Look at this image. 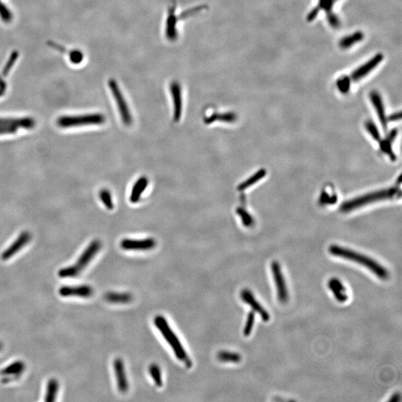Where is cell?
Wrapping results in <instances>:
<instances>
[{
    "mask_svg": "<svg viewBox=\"0 0 402 402\" xmlns=\"http://www.w3.org/2000/svg\"><path fill=\"white\" fill-rule=\"evenodd\" d=\"M401 401V395L400 393H396L395 394H393L392 396V397L390 398V399L388 400V402H399Z\"/></svg>",
    "mask_w": 402,
    "mask_h": 402,
    "instance_id": "38",
    "label": "cell"
},
{
    "mask_svg": "<svg viewBox=\"0 0 402 402\" xmlns=\"http://www.w3.org/2000/svg\"><path fill=\"white\" fill-rule=\"evenodd\" d=\"M17 57H18V53H17V51L13 52L11 55V57H10L9 60H8V63H6L5 68H4L3 74L5 76H6L8 72H9V71L11 70V67H12L13 65L15 63Z\"/></svg>",
    "mask_w": 402,
    "mask_h": 402,
    "instance_id": "37",
    "label": "cell"
},
{
    "mask_svg": "<svg viewBox=\"0 0 402 402\" xmlns=\"http://www.w3.org/2000/svg\"><path fill=\"white\" fill-rule=\"evenodd\" d=\"M32 239V235L29 232H23L1 255V258L4 261L10 259L11 257L17 253L23 247L26 246Z\"/></svg>",
    "mask_w": 402,
    "mask_h": 402,
    "instance_id": "8",
    "label": "cell"
},
{
    "mask_svg": "<svg viewBox=\"0 0 402 402\" xmlns=\"http://www.w3.org/2000/svg\"><path fill=\"white\" fill-rule=\"evenodd\" d=\"M371 101L373 104L374 107L376 110L377 114L379 117L380 121H381V125L384 130H387V119L385 115V110H384V106L383 104L382 99L379 93L376 91L371 92L370 95Z\"/></svg>",
    "mask_w": 402,
    "mask_h": 402,
    "instance_id": "17",
    "label": "cell"
},
{
    "mask_svg": "<svg viewBox=\"0 0 402 402\" xmlns=\"http://www.w3.org/2000/svg\"><path fill=\"white\" fill-rule=\"evenodd\" d=\"M365 126H366L368 132L372 135V137L377 141H379L381 137H380L379 131H378V128L375 126V124L371 122V121H369V122H366Z\"/></svg>",
    "mask_w": 402,
    "mask_h": 402,
    "instance_id": "35",
    "label": "cell"
},
{
    "mask_svg": "<svg viewBox=\"0 0 402 402\" xmlns=\"http://www.w3.org/2000/svg\"><path fill=\"white\" fill-rule=\"evenodd\" d=\"M2 342H1V341H0V351H1V350H2Z\"/></svg>",
    "mask_w": 402,
    "mask_h": 402,
    "instance_id": "41",
    "label": "cell"
},
{
    "mask_svg": "<svg viewBox=\"0 0 402 402\" xmlns=\"http://www.w3.org/2000/svg\"><path fill=\"white\" fill-rule=\"evenodd\" d=\"M154 324L156 327L159 329V332L162 334L165 341L172 347V350H174V353H175L176 357L181 361L184 362L187 367H190L192 366L190 358L188 356L186 352L185 351L183 346L180 344L177 335L174 333L172 329L170 327L165 317L160 315L156 316L154 318Z\"/></svg>",
    "mask_w": 402,
    "mask_h": 402,
    "instance_id": "4",
    "label": "cell"
},
{
    "mask_svg": "<svg viewBox=\"0 0 402 402\" xmlns=\"http://www.w3.org/2000/svg\"><path fill=\"white\" fill-rule=\"evenodd\" d=\"M99 197H100V201L104 203L107 209H110V210L113 209L114 205H113L111 194L107 189H101L99 192Z\"/></svg>",
    "mask_w": 402,
    "mask_h": 402,
    "instance_id": "27",
    "label": "cell"
},
{
    "mask_svg": "<svg viewBox=\"0 0 402 402\" xmlns=\"http://www.w3.org/2000/svg\"><path fill=\"white\" fill-rule=\"evenodd\" d=\"M59 294L63 297H81L89 298L93 296L94 291L90 285H77V286H62L59 288Z\"/></svg>",
    "mask_w": 402,
    "mask_h": 402,
    "instance_id": "10",
    "label": "cell"
},
{
    "mask_svg": "<svg viewBox=\"0 0 402 402\" xmlns=\"http://www.w3.org/2000/svg\"><path fill=\"white\" fill-rule=\"evenodd\" d=\"M333 0H320L319 5L316 7V8L320 11L321 9L326 10L327 11V15L329 16L332 14V5H333Z\"/></svg>",
    "mask_w": 402,
    "mask_h": 402,
    "instance_id": "34",
    "label": "cell"
},
{
    "mask_svg": "<svg viewBox=\"0 0 402 402\" xmlns=\"http://www.w3.org/2000/svg\"><path fill=\"white\" fill-rule=\"evenodd\" d=\"M100 248H101V243L100 241H93L87 247V249L81 254V256L78 258V261L75 264L69 266V267H63L59 270V277L75 278L78 276L96 256L97 252L100 251Z\"/></svg>",
    "mask_w": 402,
    "mask_h": 402,
    "instance_id": "3",
    "label": "cell"
},
{
    "mask_svg": "<svg viewBox=\"0 0 402 402\" xmlns=\"http://www.w3.org/2000/svg\"><path fill=\"white\" fill-rule=\"evenodd\" d=\"M383 59H384L383 54H378L374 56L369 61L366 62L360 67L357 68L356 70H354L351 74V76L350 78L351 81H358L359 80L366 77L368 74L370 73L375 68H376L381 63Z\"/></svg>",
    "mask_w": 402,
    "mask_h": 402,
    "instance_id": "9",
    "label": "cell"
},
{
    "mask_svg": "<svg viewBox=\"0 0 402 402\" xmlns=\"http://www.w3.org/2000/svg\"><path fill=\"white\" fill-rule=\"evenodd\" d=\"M0 17L5 23H9L12 19L11 11L1 2H0Z\"/></svg>",
    "mask_w": 402,
    "mask_h": 402,
    "instance_id": "33",
    "label": "cell"
},
{
    "mask_svg": "<svg viewBox=\"0 0 402 402\" xmlns=\"http://www.w3.org/2000/svg\"><path fill=\"white\" fill-rule=\"evenodd\" d=\"M350 84H351V80L347 76L341 77L337 81V86L341 93H348L350 89Z\"/></svg>",
    "mask_w": 402,
    "mask_h": 402,
    "instance_id": "32",
    "label": "cell"
},
{
    "mask_svg": "<svg viewBox=\"0 0 402 402\" xmlns=\"http://www.w3.org/2000/svg\"><path fill=\"white\" fill-rule=\"evenodd\" d=\"M59 390V383L54 378H51L48 381L46 393L45 402H52L56 400Z\"/></svg>",
    "mask_w": 402,
    "mask_h": 402,
    "instance_id": "22",
    "label": "cell"
},
{
    "mask_svg": "<svg viewBox=\"0 0 402 402\" xmlns=\"http://www.w3.org/2000/svg\"><path fill=\"white\" fill-rule=\"evenodd\" d=\"M241 298L245 302V303L248 304L252 308L253 311L258 313L261 316L263 321L268 322L270 320V314L267 311L263 308L262 305L255 300L252 292L250 290L244 289L241 292Z\"/></svg>",
    "mask_w": 402,
    "mask_h": 402,
    "instance_id": "12",
    "label": "cell"
},
{
    "mask_svg": "<svg viewBox=\"0 0 402 402\" xmlns=\"http://www.w3.org/2000/svg\"><path fill=\"white\" fill-rule=\"evenodd\" d=\"M115 375L117 380L118 388L121 393H125L128 391V384L125 375V366L122 359L116 358L113 363Z\"/></svg>",
    "mask_w": 402,
    "mask_h": 402,
    "instance_id": "15",
    "label": "cell"
},
{
    "mask_svg": "<svg viewBox=\"0 0 402 402\" xmlns=\"http://www.w3.org/2000/svg\"><path fill=\"white\" fill-rule=\"evenodd\" d=\"M177 17L175 14V6H171L168 10V17L166 20L165 35L167 39L170 41H174L177 38Z\"/></svg>",
    "mask_w": 402,
    "mask_h": 402,
    "instance_id": "16",
    "label": "cell"
},
{
    "mask_svg": "<svg viewBox=\"0 0 402 402\" xmlns=\"http://www.w3.org/2000/svg\"><path fill=\"white\" fill-rule=\"evenodd\" d=\"M397 130H393V131L390 133V134L387 136L386 140L381 143V150L384 151V153H387V154L390 156V158L393 159H395L396 156H395L394 153H393V150H392L391 149V146L392 143L394 141L395 138H396V136H397Z\"/></svg>",
    "mask_w": 402,
    "mask_h": 402,
    "instance_id": "24",
    "label": "cell"
},
{
    "mask_svg": "<svg viewBox=\"0 0 402 402\" xmlns=\"http://www.w3.org/2000/svg\"><path fill=\"white\" fill-rule=\"evenodd\" d=\"M108 85L110 90H111L112 93H113L116 104H117L119 113H120L121 118H122L124 124L129 126L132 124V116H131L129 107H128L123 94H122L120 89H119L117 82L115 80L110 79L109 81Z\"/></svg>",
    "mask_w": 402,
    "mask_h": 402,
    "instance_id": "6",
    "label": "cell"
},
{
    "mask_svg": "<svg viewBox=\"0 0 402 402\" xmlns=\"http://www.w3.org/2000/svg\"><path fill=\"white\" fill-rule=\"evenodd\" d=\"M6 90V84L2 81V78L0 77V96H2L5 93Z\"/></svg>",
    "mask_w": 402,
    "mask_h": 402,
    "instance_id": "39",
    "label": "cell"
},
{
    "mask_svg": "<svg viewBox=\"0 0 402 402\" xmlns=\"http://www.w3.org/2000/svg\"><path fill=\"white\" fill-rule=\"evenodd\" d=\"M335 1H337V0H333V2H335Z\"/></svg>",
    "mask_w": 402,
    "mask_h": 402,
    "instance_id": "42",
    "label": "cell"
},
{
    "mask_svg": "<svg viewBox=\"0 0 402 402\" xmlns=\"http://www.w3.org/2000/svg\"><path fill=\"white\" fill-rule=\"evenodd\" d=\"M106 301L113 304H125L132 301V294L129 293L108 292L104 295Z\"/></svg>",
    "mask_w": 402,
    "mask_h": 402,
    "instance_id": "19",
    "label": "cell"
},
{
    "mask_svg": "<svg viewBox=\"0 0 402 402\" xmlns=\"http://www.w3.org/2000/svg\"><path fill=\"white\" fill-rule=\"evenodd\" d=\"M236 120V115L233 113H215L205 119L206 124L213 123L216 121L232 123Z\"/></svg>",
    "mask_w": 402,
    "mask_h": 402,
    "instance_id": "21",
    "label": "cell"
},
{
    "mask_svg": "<svg viewBox=\"0 0 402 402\" xmlns=\"http://www.w3.org/2000/svg\"><path fill=\"white\" fill-rule=\"evenodd\" d=\"M68 54H69V59L71 61L75 64L81 63L84 59V54L79 50H72L70 52L68 53Z\"/></svg>",
    "mask_w": 402,
    "mask_h": 402,
    "instance_id": "36",
    "label": "cell"
},
{
    "mask_svg": "<svg viewBox=\"0 0 402 402\" xmlns=\"http://www.w3.org/2000/svg\"><path fill=\"white\" fill-rule=\"evenodd\" d=\"M328 287H329L330 291L333 293L335 299H336L338 302H345L347 301L349 297L348 296H347V292H344V291H341L340 288L335 286V285H333V284L329 282V281L328 282Z\"/></svg>",
    "mask_w": 402,
    "mask_h": 402,
    "instance_id": "28",
    "label": "cell"
},
{
    "mask_svg": "<svg viewBox=\"0 0 402 402\" xmlns=\"http://www.w3.org/2000/svg\"><path fill=\"white\" fill-rule=\"evenodd\" d=\"M329 252L334 256L346 258L350 261H354L367 267L371 272L374 273L377 277L382 280H387L389 278L388 270L385 267L381 266L379 263L375 261L372 258L366 255H362L355 251H351L338 245H331L329 248Z\"/></svg>",
    "mask_w": 402,
    "mask_h": 402,
    "instance_id": "1",
    "label": "cell"
},
{
    "mask_svg": "<svg viewBox=\"0 0 402 402\" xmlns=\"http://www.w3.org/2000/svg\"><path fill=\"white\" fill-rule=\"evenodd\" d=\"M35 119L32 118H21V119H2L0 118V128H19L24 129H32L35 128Z\"/></svg>",
    "mask_w": 402,
    "mask_h": 402,
    "instance_id": "14",
    "label": "cell"
},
{
    "mask_svg": "<svg viewBox=\"0 0 402 402\" xmlns=\"http://www.w3.org/2000/svg\"><path fill=\"white\" fill-rule=\"evenodd\" d=\"M105 122V117L100 113H91L83 116H63L57 119V125L60 128L83 126V125H101Z\"/></svg>",
    "mask_w": 402,
    "mask_h": 402,
    "instance_id": "5",
    "label": "cell"
},
{
    "mask_svg": "<svg viewBox=\"0 0 402 402\" xmlns=\"http://www.w3.org/2000/svg\"><path fill=\"white\" fill-rule=\"evenodd\" d=\"M266 174H267V171L264 169H261L260 171H257L254 175L251 176L248 180L241 183L239 187H238V189H239V191H244L245 190V189H248V188L251 187L252 185L256 183L258 180H261V179L266 175Z\"/></svg>",
    "mask_w": 402,
    "mask_h": 402,
    "instance_id": "25",
    "label": "cell"
},
{
    "mask_svg": "<svg viewBox=\"0 0 402 402\" xmlns=\"http://www.w3.org/2000/svg\"><path fill=\"white\" fill-rule=\"evenodd\" d=\"M401 119V112H399V113H394V114L392 115L390 117V119L391 121H397Z\"/></svg>",
    "mask_w": 402,
    "mask_h": 402,
    "instance_id": "40",
    "label": "cell"
},
{
    "mask_svg": "<svg viewBox=\"0 0 402 402\" xmlns=\"http://www.w3.org/2000/svg\"><path fill=\"white\" fill-rule=\"evenodd\" d=\"M237 214L240 216L242 223L245 227H250L253 224V218L245 209L239 208L237 209Z\"/></svg>",
    "mask_w": 402,
    "mask_h": 402,
    "instance_id": "31",
    "label": "cell"
},
{
    "mask_svg": "<svg viewBox=\"0 0 402 402\" xmlns=\"http://www.w3.org/2000/svg\"><path fill=\"white\" fill-rule=\"evenodd\" d=\"M272 273L274 279L275 285L277 291L278 299L281 303H287L288 300V292L285 284V278L281 270L280 264L278 261H274L271 264Z\"/></svg>",
    "mask_w": 402,
    "mask_h": 402,
    "instance_id": "7",
    "label": "cell"
},
{
    "mask_svg": "<svg viewBox=\"0 0 402 402\" xmlns=\"http://www.w3.org/2000/svg\"><path fill=\"white\" fill-rule=\"evenodd\" d=\"M120 246L125 251H149L156 246V241L151 238L141 240L125 239L121 242Z\"/></svg>",
    "mask_w": 402,
    "mask_h": 402,
    "instance_id": "11",
    "label": "cell"
},
{
    "mask_svg": "<svg viewBox=\"0 0 402 402\" xmlns=\"http://www.w3.org/2000/svg\"><path fill=\"white\" fill-rule=\"evenodd\" d=\"M149 372L151 376L153 378V381L157 387H161L162 385V376H161V371L159 366L156 364H151L149 367Z\"/></svg>",
    "mask_w": 402,
    "mask_h": 402,
    "instance_id": "29",
    "label": "cell"
},
{
    "mask_svg": "<svg viewBox=\"0 0 402 402\" xmlns=\"http://www.w3.org/2000/svg\"><path fill=\"white\" fill-rule=\"evenodd\" d=\"M363 37L364 36H363V34L361 32H355V33L352 34L350 36L342 38V40L340 41V47H341V49L347 50V49L354 46V44L361 41L363 39Z\"/></svg>",
    "mask_w": 402,
    "mask_h": 402,
    "instance_id": "23",
    "label": "cell"
},
{
    "mask_svg": "<svg viewBox=\"0 0 402 402\" xmlns=\"http://www.w3.org/2000/svg\"><path fill=\"white\" fill-rule=\"evenodd\" d=\"M25 369V364L23 361L17 360L11 364L8 365L6 367L0 371V375L4 376H15L17 377L23 373Z\"/></svg>",
    "mask_w": 402,
    "mask_h": 402,
    "instance_id": "20",
    "label": "cell"
},
{
    "mask_svg": "<svg viewBox=\"0 0 402 402\" xmlns=\"http://www.w3.org/2000/svg\"><path fill=\"white\" fill-rule=\"evenodd\" d=\"M255 313L254 311H250L247 317L246 323H245V329H244V335L248 337L252 332L253 328L254 323H255Z\"/></svg>",
    "mask_w": 402,
    "mask_h": 402,
    "instance_id": "30",
    "label": "cell"
},
{
    "mask_svg": "<svg viewBox=\"0 0 402 402\" xmlns=\"http://www.w3.org/2000/svg\"><path fill=\"white\" fill-rule=\"evenodd\" d=\"M217 357L220 361L229 363H239L242 360V356L239 353L231 352L228 351H221L217 354Z\"/></svg>",
    "mask_w": 402,
    "mask_h": 402,
    "instance_id": "26",
    "label": "cell"
},
{
    "mask_svg": "<svg viewBox=\"0 0 402 402\" xmlns=\"http://www.w3.org/2000/svg\"><path fill=\"white\" fill-rule=\"evenodd\" d=\"M397 195L401 197V190L398 188L376 191V192L362 195V196L354 198L351 201H347L341 206V210L344 212H351V211L358 209L365 205L375 203L377 201H383V200L390 199V198L397 197Z\"/></svg>",
    "mask_w": 402,
    "mask_h": 402,
    "instance_id": "2",
    "label": "cell"
},
{
    "mask_svg": "<svg viewBox=\"0 0 402 402\" xmlns=\"http://www.w3.org/2000/svg\"><path fill=\"white\" fill-rule=\"evenodd\" d=\"M148 185H149V180L146 177H142L136 182L135 184L133 186L131 197H130V201L131 203H135L140 201V198L147 188Z\"/></svg>",
    "mask_w": 402,
    "mask_h": 402,
    "instance_id": "18",
    "label": "cell"
},
{
    "mask_svg": "<svg viewBox=\"0 0 402 402\" xmlns=\"http://www.w3.org/2000/svg\"><path fill=\"white\" fill-rule=\"evenodd\" d=\"M171 93L172 96L173 107H174V120L178 122L183 113V99L180 85L177 81H173L171 84Z\"/></svg>",
    "mask_w": 402,
    "mask_h": 402,
    "instance_id": "13",
    "label": "cell"
}]
</instances>
